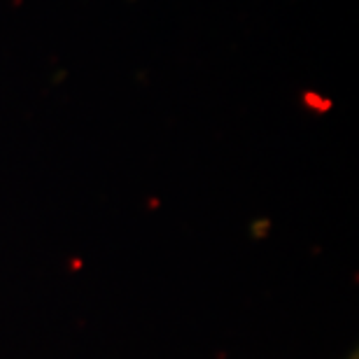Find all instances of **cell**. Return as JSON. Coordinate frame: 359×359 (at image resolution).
<instances>
[{
  "label": "cell",
  "mask_w": 359,
  "mask_h": 359,
  "mask_svg": "<svg viewBox=\"0 0 359 359\" xmlns=\"http://www.w3.org/2000/svg\"><path fill=\"white\" fill-rule=\"evenodd\" d=\"M343 359H359V350H357V348H353V350H350V353H348L346 357H343Z\"/></svg>",
  "instance_id": "cell-1"
}]
</instances>
